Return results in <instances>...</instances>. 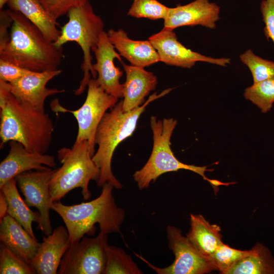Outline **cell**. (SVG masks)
Returning <instances> with one entry per match:
<instances>
[{"instance_id": "cell-1", "label": "cell", "mask_w": 274, "mask_h": 274, "mask_svg": "<svg viewBox=\"0 0 274 274\" xmlns=\"http://www.w3.org/2000/svg\"><path fill=\"white\" fill-rule=\"evenodd\" d=\"M0 111L1 147L15 141L30 151L46 153L54 129L48 114L17 99L1 80Z\"/></svg>"}, {"instance_id": "cell-2", "label": "cell", "mask_w": 274, "mask_h": 274, "mask_svg": "<svg viewBox=\"0 0 274 274\" xmlns=\"http://www.w3.org/2000/svg\"><path fill=\"white\" fill-rule=\"evenodd\" d=\"M7 11L13 22L9 41L0 46V59L35 72L58 69L63 48L49 40L21 13Z\"/></svg>"}, {"instance_id": "cell-3", "label": "cell", "mask_w": 274, "mask_h": 274, "mask_svg": "<svg viewBox=\"0 0 274 274\" xmlns=\"http://www.w3.org/2000/svg\"><path fill=\"white\" fill-rule=\"evenodd\" d=\"M114 188L110 183H106L99 196L86 202L72 206L63 204L60 200L52 202L51 209L61 217L71 243L79 242L85 234L93 235L96 224L105 234L121 233L125 212L115 202Z\"/></svg>"}, {"instance_id": "cell-4", "label": "cell", "mask_w": 274, "mask_h": 274, "mask_svg": "<svg viewBox=\"0 0 274 274\" xmlns=\"http://www.w3.org/2000/svg\"><path fill=\"white\" fill-rule=\"evenodd\" d=\"M172 90V88H168L159 94L154 93L143 105L128 112H124L121 100L110 109V112L105 113L96 132L95 144L98 145V148L92 157L100 170L96 181L98 187L109 183L116 189L122 188V185L112 170L111 162L115 150L121 142L133 134L138 119L146 107Z\"/></svg>"}, {"instance_id": "cell-5", "label": "cell", "mask_w": 274, "mask_h": 274, "mask_svg": "<svg viewBox=\"0 0 274 274\" xmlns=\"http://www.w3.org/2000/svg\"><path fill=\"white\" fill-rule=\"evenodd\" d=\"M177 123V120L172 118L159 120L155 116L151 117L150 125L153 139L151 154L145 165L133 175L139 189L147 188L152 182H154L164 173L180 169L194 172L214 186L223 185L221 182L206 177L205 172L210 171L207 169V166L185 164L175 157L170 148V138Z\"/></svg>"}, {"instance_id": "cell-6", "label": "cell", "mask_w": 274, "mask_h": 274, "mask_svg": "<svg viewBox=\"0 0 274 274\" xmlns=\"http://www.w3.org/2000/svg\"><path fill=\"white\" fill-rule=\"evenodd\" d=\"M89 144L82 141L74 144L72 148H62L58 151L57 158L62 165L54 169L49 182L52 201L61 198L75 188H81L84 199L91 197L89 183L98 180L100 170L93 161Z\"/></svg>"}, {"instance_id": "cell-7", "label": "cell", "mask_w": 274, "mask_h": 274, "mask_svg": "<svg viewBox=\"0 0 274 274\" xmlns=\"http://www.w3.org/2000/svg\"><path fill=\"white\" fill-rule=\"evenodd\" d=\"M67 22L61 27L58 38L54 42L58 47L70 42L77 43L83 52V61L81 65L83 77L75 94H81L85 90L91 75L96 78L92 62L91 51L99 42L100 35L104 31V23L101 17L94 11L89 3L71 9L67 14Z\"/></svg>"}, {"instance_id": "cell-8", "label": "cell", "mask_w": 274, "mask_h": 274, "mask_svg": "<svg viewBox=\"0 0 274 274\" xmlns=\"http://www.w3.org/2000/svg\"><path fill=\"white\" fill-rule=\"evenodd\" d=\"M87 94L82 106L76 110L63 107L57 99L50 104L55 112L70 113L76 118L78 126V133L74 144L87 141L90 154L95 153V136L99 123L109 109L118 102V98L106 92L97 83L96 78H91L87 84Z\"/></svg>"}, {"instance_id": "cell-9", "label": "cell", "mask_w": 274, "mask_h": 274, "mask_svg": "<svg viewBox=\"0 0 274 274\" xmlns=\"http://www.w3.org/2000/svg\"><path fill=\"white\" fill-rule=\"evenodd\" d=\"M107 234L100 231L94 237L84 236L71 243L61 259L58 274H105Z\"/></svg>"}, {"instance_id": "cell-10", "label": "cell", "mask_w": 274, "mask_h": 274, "mask_svg": "<svg viewBox=\"0 0 274 274\" xmlns=\"http://www.w3.org/2000/svg\"><path fill=\"white\" fill-rule=\"evenodd\" d=\"M166 235L169 248L175 255L174 262L168 266L156 267L135 253L158 274H203L215 270L210 260L203 256L182 234L178 227L168 225Z\"/></svg>"}, {"instance_id": "cell-11", "label": "cell", "mask_w": 274, "mask_h": 274, "mask_svg": "<svg viewBox=\"0 0 274 274\" xmlns=\"http://www.w3.org/2000/svg\"><path fill=\"white\" fill-rule=\"evenodd\" d=\"M54 171L51 168L43 170H30L15 178L26 204L38 209L40 215L38 227L46 236L53 231L49 214L53 202L49 182Z\"/></svg>"}, {"instance_id": "cell-12", "label": "cell", "mask_w": 274, "mask_h": 274, "mask_svg": "<svg viewBox=\"0 0 274 274\" xmlns=\"http://www.w3.org/2000/svg\"><path fill=\"white\" fill-rule=\"evenodd\" d=\"M148 40L157 52L160 61L183 68H191L197 62H205L221 66L230 63L228 58H213L193 51L182 45L174 30L163 27Z\"/></svg>"}, {"instance_id": "cell-13", "label": "cell", "mask_w": 274, "mask_h": 274, "mask_svg": "<svg viewBox=\"0 0 274 274\" xmlns=\"http://www.w3.org/2000/svg\"><path fill=\"white\" fill-rule=\"evenodd\" d=\"M62 73L61 70L35 72L26 75L12 82H5L9 91L20 101L34 108L45 111L46 99L52 95L62 93L65 90L49 88V81Z\"/></svg>"}, {"instance_id": "cell-14", "label": "cell", "mask_w": 274, "mask_h": 274, "mask_svg": "<svg viewBox=\"0 0 274 274\" xmlns=\"http://www.w3.org/2000/svg\"><path fill=\"white\" fill-rule=\"evenodd\" d=\"M116 50L107 32L103 31L97 46L92 50L96 58L93 68L97 75V84L106 92L119 99L123 97V85L120 83L123 72L115 65L114 60L117 58L122 62V61L121 56Z\"/></svg>"}, {"instance_id": "cell-15", "label": "cell", "mask_w": 274, "mask_h": 274, "mask_svg": "<svg viewBox=\"0 0 274 274\" xmlns=\"http://www.w3.org/2000/svg\"><path fill=\"white\" fill-rule=\"evenodd\" d=\"M9 143V153L0 164V188L22 173L43 170L56 165L55 158L52 155L30 151L17 141Z\"/></svg>"}, {"instance_id": "cell-16", "label": "cell", "mask_w": 274, "mask_h": 274, "mask_svg": "<svg viewBox=\"0 0 274 274\" xmlns=\"http://www.w3.org/2000/svg\"><path fill=\"white\" fill-rule=\"evenodd\" d=\"M220 7L209 0H194L184 5L169 8L164 28L174 30L185 26L201 25L214 29L220 18Z\"/></svg>"}, {"instance_id": "cell-17", "label": "cell", "mask_w": 274, "mask_h": 274, "mask_svg": "<svg viewBox=\"0 0 274 274\" xmlns=\"http://www.w3.org/2000/svg\"><path fill=\"white\" fill-rule=\"evenodd\" d=\"M71 244L68 232L61 225L44 236L30 263L36 273H57L62 257Z\"/></svg>"}, {"instance_id": "cell-18", "label": "cell", "mask_w": 274, "mask_h": 274, "mask_svg": "<svg viewBox=\"0 0 274 274\" xmlns=\"http://www.w3.org/2000/svg\"><path fill=\"white\" fill-rule=\"evenodd\" d=\"M109 39L121 56L132 65L145 67L160 61L157 51L148 40H133L122 29H110L107 31Z\"/></svg>"}, {"instance_id": "cell-19", "label": "cell", "mask_w": 274, "mask_h": 274, "mask_svg": "<svg viewBox=\"0 0 274 274\" xmlns=\"http://www.w3.org/2000/svg\"><path fill=\"white\" fill-rule=\"evenodd\" d=\"M126 74L123 85L122 109L128 112L139 107L151 91L155 90L157 78L144 67L127 65L122 62Z\"/></svg>"}, {"instance_id": "cell-20", "label": "cell", "mask_w": 274, "mask_h": 274, "mask_svg": "<svg viewBox=\"0 0 274 274\" xmlns=\"http://www.w3.org/2000/svg\"><path fill=\"white\" fill-rule=\"evenodd\" d=\"M0 241L29 264L40 246L38 239L8 214L0 221Z\"/></svg>"}, {"instance_id": "cell-21", "label": "cell", "mask_w": 274, "mask_h": 274, "mask_svg": "<svg viewBox=\"0 0 274 274\" xmlns=\"http://www.w3.org/2000/svg\"><path fill=\"white\" fill-rule=\"evenodd\" d=\"M9 9L22 14L37 26L50 41L54 42L59 37L57 20L45 10L39 0H9Z\"/></svg>"}, {"instance_id": "cell-22", "label": "cell", "mask_w": 274, "mask_h": 274, "mask_svg": "<svg viewBox=\"0 0 274 274\" xmlns=\"http://www.w3.org/2000/svg\"><path fill=\"white\" fill-rule=\"evenodd\" d=\"M219 226L211 224L201 215H190V228L186 236L193 246L209 259L223 243Z\"/></svg>"}, {"instance_id": "cell-23", "label": "cell", "mask_w": 274, "mask_h": 274, "mask_svg": "<svg viewBox=\"0 0 274 274\" xmlns=\"http://www.w3.org/2000/svg\"><path fill=\"white\" fill-rule=\"evenodd\" d=\"M1 191L4 194L8 203L7 214L15 219L33 238L34 234L32 223L40 222L39 212H33L21 198L17 187L15 178L12 179L2 187Z\"/></svg>"}, {"instance_id": "cell-24", "label": "cell", "mask_w": 274, "mask_h": 274, "mask_svg": "<svg viewBox=\"0 0 274 274\" xmlns=\"http://www.w3.org/2000/svg\"><path fill=\"white\" fill-rule=\"evenodd\" d=\"M226 274H274L271 252L263 244L258 243Z\"/></svg>"}, {"instance_id": "cell-25", "label": "cell", "mask_w": 274, "mask_h": 274, "mask_svg": "<svg viewBox=\"0 0 274 274\" xmlns=\"http://www.w3.org/2000/svg\"><path fill=\"white\" fill-rule=\"evenodd\" d=\"M105 274H142L131 257L121 248L108 245Z\"/></svg>"}, {"instance_id": "cell-26", "label": "cell", "mask_w": 274, "mask_h": 274, "mask_svg": "<svg viewBox=\"0 0 274 274\" xmlns=\"http://www.w3.org/2000/svg\"><path fill=\"white\" fill-rule=\"evenodd\" d=\"M244 96L256 106L262 113L269 112L274 102V77L253 83L245 89Z\"/></svg>"}, {"instance_id": "cell-27", "label": "cell", "mask_w": 274, "mask_h": 274, "mask_svg": "<svg viewBox=\"0 0 274 274\" xmlns=\"http://www.w3.org/2000/svg\"><path fill=\"white\" fill-rule=\"evenodd\" d=\"M241 61L250 70L253 83H258L274 77V62L263 59L251 49H248L239 56Z\"/></svg>"}, {"instance_id": "cell-28", "label": "cell", "mask_w": 274, "mask_h": 274, "mask_svg": "<svg viewBox=\"0 0 274 274\" xmlns=\"http://www.w3.org/2000/svg\"><path fill=\"white\" fill-rule=\"evenodd\" d=\"M250 253V250L235 249L223 243L210 257L209 260L215 270L226 274L228 270Z\"/></svg>"}, {"instance_id": "cell-29", "label": "cell", "mask_w": 274, "mask_h": 274, "mask_svg": "<svg viewBox=\"0 0 274 274\" xmlns=\"http://www.w3.org/2000/svg\"><path fill=\"white\" fill-rule=\"evenodd\" d=\"M169 7L158 0H133L127 15L136 18L164 19Z\"/></svg>"}, {"instance_id": "cell-30", "label": "cell", "mask_w": 274, "mask_h": 274, "mask_svg": "<svg viewBox=\"0 0 274 274\" xmlns=\"http://www.w3.org/2000/svg\"><path fill=\"white\" fill-rule=\"evenodd\" d=\"M1 274H35L30 264L3 244L0 246Z\"/></svg>"}, {"instance_id": "cell-31", "label": "cell", "mask_w": 274, "mask_h": 274, "mask_svg": "<svg viewBox=\"0 0 274 274\" xmlns=\"http://www.w3.org/2000/svg\"><path fill=\"white\" fill-rule=\"evenodd\" d=\"M45 10L57 20L72 8L83 5L89 0H39Z\"/></svg>"}, {"instance_id": "cell-32", "label": "cell", "mask_w": 274, "mask_h": 274, "mask_svg": "<svg viewBox=\"0 0 274 274\" xmlns=\"http://www.w3.org/2000/svg\"><path fill=\"white\" fill-rule=\"evenodd\" d=\"M260 9L264 23L265 36L274 44V0H262Z\"/></svg>"}, {"instance_id": "cell-33", "label": "cell", "mask_w": 274, "mask_h": 274, "mask_svg": "<svg viewBox=\"0 0 274 274\" xmlns=\"http://www.w3.org/2000/svg\"><path fill=\"white\" fill-rule=\"evenodd\" d=\"M32 72L0 59V80L3 81L12 82Z\"/></svg>"}, {"instance_id": "cell-34", "label": "cell", "mask_w": 274, "mask_h": 274, "mask_svg": "<svg viewBox=\"0 0 274 274\" xmlns=\"http://www.w3.org/2000/svg\"><path fill=\"white\" fill-rule=\"evenodd\" d=\"M0 18V46H2L9 40L10 34L8 33V28L11 27L13 20L7 10H1Z\"/></svg>"}, {"instance_id": "cell-35", "label": "cell", "mask_w": 274, "mask_h": 274, "mask_svg": "<svg viewBox=\"0 0 274 274\" xmlns=\"http://www.w3.org/2000/svg\"><path fill=\"white\" fill-rule=\"evenodd\" d=\"M8 203L4 194L0 191V221L7 214Z\"/></svg>"}]
</instances>
